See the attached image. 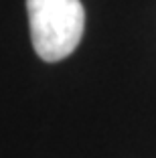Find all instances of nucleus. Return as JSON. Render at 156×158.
Segmentation results:
<instances>
[{"label":"nucleus","mask_w":156,"mask_h":158,"mask_svg":"<svg viewBox=\"0 0 156 158\" xmlns=\"http://www.w3.org/2000/svg\"><path fill=\"white\" fill-rule=\"evenodd\" d=\"M31 41L37 55L57 63L77 49L85 28L81 0H27Z\"/></svg>","instance_id":"obj_1"}]
</instances>
